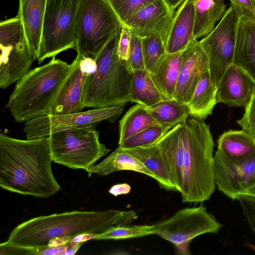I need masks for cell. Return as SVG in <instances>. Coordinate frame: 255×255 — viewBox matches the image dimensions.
<instances>
[{
	"instance_id": "6da1fadb",
	"label": "cell",
	"mask_w": 255,
	"mask_h": 255,
	"mask_svg": "<svg viewBox=\"0 0 255 255\" xmlns=\"http://www.w3.org/2000/svg\"><path fill=\"white\" fill-rule=\"evenodd\" d=\"M48 138L19 139L0 134V186L24 195L47 198L61 189L52 173Z\"/></svg>"
},
{
	"instance_id": "7a4b0ae2",
	"label": "cell",
	"mask_w": 255,
	"mask_h": 255,
	"mask_svg": "<svg viewBox=\"0 0 255 255\" xmlns=\"http://www.w3.org/2000/svg\"><path fill=\"white\" fill-rule=\"evenodd\" d=\"M137 217L134 211L117 210L73 211L41 216L18 225L5 242L26 249H41L56 238L73 239L83 234H99L114 226L130 225Z\"/></svg>"
},
{
	"instance_id": "3957f363",
	"label": "cell",
	"mask_w": 255,
	"mask_h": 255,
	"mask_svg": "<svg viewBox=\"0 0 255 255\" xmlns=\"http://www.w3.org/2000/svg\"><path fill=\"white\" fill-rule=\"evenodd\" d=\"M183 145V202L202 203L210 198L216 184L214 170L215 143L209 125L188 118L178 124Z\"/></svg>"
},
{
	"instance_id": "277c9868",
	"label": "cell",
	"mask_w": 255,
	"mask_h": 255,
	"mask_svg": "<svg viewBox=\"0 0 255 255\" xmlns=\"http://www.w3.org/2000/svg\"><path fill=\"white\" fill-rule=\"evenodd\" d=\"M70 64L53 57L29 70L16 81L6 107L16 122L50 114L51 107L70 70Z\"/></svg>"
},
{
	"instance_id": "5b68a950",
	"label": "cell",
	"mask_w": 255,
	"mask_h": 255,
	"mask_svg": "<svg viewBox=\"0 0 255 255\" xmlns=\"http://www.w3.org/2000/svg\"><path fill=\"white\" fill-rule=\"evenodd\" d=\"M120 33L113 37L95 58L97 69L87 75L84 83V108L124 106L130 102L131 73L126 61L118 56Z\"/></svg>"
},
{
	"instance_id": "8992f818",
	"label": "cell",
	"mask_w": 255,
	"mask_h": 255,
	"mask_svg": "<svg viewBox=\"0 0 255 255\" xmlns=\"http://www.w3.org/2000/svg\"><path fill=\"white\" fill-rule=\"evenodd\" d=\"M122 26L108 0H81L77 16V54L95 59Z\"/></svg>"
},
{
	"instance_id": "52a82bcc",
	"label": "cell",
	"mask_w": 255,
	"mask_h": 255,
	"mask_svg": "<svg viewBox=\"0 0 255 255\" xmlns=\"http://www.w3.org/2000/svg\"><path fill=\"white\" fill-rule=\"evenodd\" d=\"M46 138L53 161L72 169L86 170L110 151L100 142L95 126L56 131Z\"/></svg>"
},
{
	"instance_id": "ba28073f",
	"label": "cell",
	"mask_w": 255,
	"mask_h": 255,
	"mask_svg": "<svg viewBox=\"0 0 255 255\" xmlns=\"http://www.w3.org/2000/svg\"><path fill=\"white\" fill-rule=\"evenodd\" d=\"M81 0H48L43 22L37 58H47L69 49H76L77 16Z\"/></svg>"
},
{
	"instance_id": "9c48e42d",
	"label": "cell",
	"mask_w": 255,
	"mask_h": 255,
	"mask_svg": "<svg viewBox=\"0 0 255 255\" xmlns=\"http://www.w3.org/2000/svg\"><path fill=\"white\" fill-rule=\"evenodd\" d=\"M205 206L186 208L169 218L154 224L155 234L175 247L180 255H189V245L196 237L207 233H217L222 227Z\"/></svg>"
},
{
	"instance_id": "30bf717a",
	"label": "cell",
	"mask_w": 255,
	"mask_h": 255,
	"mask_svg": "<svg viewBox=\"0 0 255 255\" xmlns=\"http://www.w3.org/2000/svg\"><path fill=\"white\" fill-rule=\"evenodd\" d=\"M0 49V88L5 89L21 78L36 60L17 16L1 21Z\"/></svg>"
},
{
	"instance_id": "8fae6325",
	"label": "cell",
	"mask_w": 255,
	"mask_h": 255,
	"mask_svg": "<svg viewBox=\"0 0 255 255\" xmlns=\"http://www.w3.org/2000/svg\"><path fill=\"white\" fill-rule=\"evenodd\" d=\"M240 19L230 5L214 29L199 40L208 56L210 74L217 87L225 71L234 63Z\"/></svg>"
},
{
	"instance_id": "7c38bea8",
	"label": "cell",
	"mask_w": 255,
	"mask_h": 255,
	"mask_svg": "<svg viewBox=\"0 0 255 255\" xmlns=\"http://www.w3.org/2000/svg\"><path fill=\"white\" fill-rule=\"evenodd\" d=\"M124 110V106H114L74 114L43 115L25 122L23 130L27 139L46 138L62 130L96 126L104 121L114 122Z\"/></svg>"
},
{
	"instance_id": "4fadbf2b",
	"label": "cell",
	"mask_w": 255,
	"mask_h": 255,
	"mask_svg": "<svg viewBox=\"0 0 255 255\" xmlns=\"http://www.w3.org/2000/svg\"><path fill=\"white\" fill-rule=\"evenodd\" d=\"M214 170L218 189L232 200L255 194V152L234 160L217 150L214 156Z\"/></svg>"
},
{
	"instance_id": "5bb4252c",
	"label": "cell",
	"mask_w": 255,
	"mask_h": 255,
	"mask_svg": "<svg viewBox=\"0 0 255 255\" xmlns=\"http://www.w3.org/2000/svg\"><path fill=\"white\" fill-rule=\"evenodd\" d=\"M173 15L163 0H156L139 10L123 25L141 38L159 37L166 45Z\"/></svg>"
},
{
	"instance_id": "9a60e30c",
	"label": "cell",
	"mask_w": 255,
	"mask_h": 255,
	"mask_svg": "<svg viewBox=\"0 0 255 255\" xmlns=\"http://www.w3.org/2000/svg\"><path fill=\"white\" fill-rule=\"evenodd\" d=\"M208 69V56L200 41L196 40L184 50L173 99L187 106L201 77Z\"/></svg>"
},
{
	"instance_id": "2e32d148",
	"label": "cell",
	"mask_w": 255,
	"mask_h": 255,
	"mask_svg": "<svg viewBox=\"0 0 255 255\" xmlns=\"http://www.w3.org/2000/svg\"><path fill=\"white\" fill-rule=\"evenodd\" d=\"M83 56L77 54L51 107L50 114L63 115L82 112L84 85L87 74L81 67Z\"/></svg>"
},
{
	"instance_id": "e0dca14e",
	"label": "cell",
	"mask_w": 255,
	"mask_h": 255,
	"mask_svg": "<svg viewBox=\"0 0 255 255\" xmlns=\"http://www.w3.org/2000/svg\"><path fill=\"white\" fill-rule=\"evenodd\" d=\"M255 85L249 75L233 63L225 71L217 87V103L245 107L251 100Z\"/></svg>"
},
{
	"instance_id": "ac0fdd59",
	"label": "cell",
	"mask_w": 255,
	"mask_h": 255,
	"mask_svg": "<svg viewBox=\"0 0 255 255\" xmlns=\"http://www.w3.org/2000/svg\"><path fill=\"white\" fill-rule=\"evenodd\" d=\"M195 11L193 0H185L174 11L166 42V53L185 49L197 39L194 36Z\"/></svg>"
},
{
	"instance_id": "d6986e66",
	"label": "cell",
	"mask_w": 255,
	"mask_h": 255,
	"mask_svg": "<svg viewBox=\"0 0 255 255\" xmlns=\"http://www.w3.org/2000/svg\"><path fill=\"white\" fill-rule=\"evenodd\" d=\"M154 144L161 153L172 184L180 192L183 180V145L179 125L170 128Z\"/></svg>"
},
{
	"instance_id": "ffe728a7",
	"label": "cell",
	"mask_w": 255,
	"mask_h": 255,
	"mask_svg": "<svg viewBox=\"0 0 255 255\" xmlns=\"http://www.w3.org/2000/svg\"><path fill=\"white\" fill-rule=\"evenodd\" d=\"M48 0H18L17 16L21 21L25 38L37 59L43 22Z\"/></svg>"
},
{
	"instance_id": "44dd1931",
	"label": "cell",
	"mask_w": 255,
	"mask_h": 255,
	"mask_svg": "<svg viewBox=\"0 0 255 255\" xmlns=\"http://www.w3.org/2000/svg\"><path fill=\"white\" fill-rule=\"evenodd\" d=\"M234 63L243 69L255 83V17L240 19Z\"/></svg>"
},
{
	"instance_id": "7402d4cb",
	"label": "cell",
	"mask_w": 255,
	"mask_h": 255,
	"mask_svg": "<svg viewBox=\"0 0 255 255\" xmlns=\"http://www.w3.org/2000/svg\"><path fill=\"white\" fill-rule=\"evenodd\" d=\"M184 50L172 54L166 53L150 73L164 99H173Z\"/></svg>"
},
{
	"instance_id": "603a6c76",
	"label": "cell",
	"mask_w": 255,
	"mask_h": 255,
	"mask_svg": "<svg viewBox=\"0 0 255 255\" xmlns=\"http://www.w3.org/2000/svg\"><path fill=\"white\" fill-rule=\"evenodd\" d=\"M121 170L139 172L154 179V175L140 161L119 147L100 163L90 166L86 171L90 177L93 173L107 175Z\"/></svg>"
},
{
	"instance_id": "cb8c5ba5",
	"label": "cell",
	"mask_w": 255,
	"mask_h": 255,
	"mask_svg": "<svg viewBox=\"0 0 255 255\" xmlns=\"http://www.w3.org/2000/svg\"><path fill=\"white\" fill-rule=\"evenodd\" d=\"M217 87L212 80L209 69H208L201 77L187 105L189 116L204 120L212 115L217 104Z\"/></svg>"
},
{
	"instance_id": "d4e9b609",
	"label": "cell",
	"mask_w": 255,
	"mask_h": 255,
	"mask_svg": "<svg viewBox=\"0 0 255 255\" xmlns=\"http://www.w3.org/2000/svg\"><path fill=\"white\" fill-rule=\"evenodd\" d=\"M195 11L194 36L197 40L215 27L227 10L225 0H193Z\"/></svg>"
},
{
	"instance_id": "484cf974",
	"label": "cell",
	"mask_w": 255,
	"mask_h": 255,
	"mask_svg": "<svg viewBox=\"0 0 255 255\" xmlns=\"http://www.w3.org/2000/svg\"><path fill=\"white\" fill-rule=\"evenodd\" d=\"M140 161L154 176L160 188L167 191H176L157 146L150 145L125 149Z\"/></svg>"
},
{
	"instance_id": "4316f807",
	"label": "cell",
	"mask_w": 255,
	"mask_h": 255,
	"mask_svg": "<svg viewBox=\"0 0 255 255\" xmlns=\"http://www.w3.org/2000/svg\"><path fill=\"white\" fill-rule=\"evenodd\" d=\"M217 143V150L234 160L246 158L255 152V138L243 129L224 132Z\"/></svg>"
},
{
	"instance_id": "83f0119b",
	"label": "cell",
	"mask_w": 255,
	"mask_h": 255,
	"mask_svg": "<svg viewBox=\"0 0 255 255\" xmlns=\"http://www.w3.org/2000/svg\"><path fill=\"white\" fill-rule=\"evenodd\" d=\"M130 99L131 103H136L145 107L164 100L153 82L150 72L146 69L132 71Z\"/></svg>"
},
{
	"instance_id": "f1b7e54d",
	"label": "cell",
	"mask_w": 255,
	"mask_h": 255,
	"mask_svg": "<svg viewBox=\"0 0 255 255\" xmlns=\"http://www.w3.org/2000/svg\"><path fill=\"white\" fill-rule=\"evenodd\" d=\"M156 122L169 129L188 119V108L177 101L164 99L146 107Z\"/></svg>"
},
{
	"instance_id": "f546056e",
	"label": "cell",
	"mask_w": 255,
	"mask_h": 255,
	"mask_svg": "<svg viewBox=\"0 0 255 255\" xmlns=\"http://www.w3.org/2000/svg\"><path fill=\"white\" fill-rule=\"evenodd\" d=\"M155 124H158L146 108L136 104L130 108L120 121L119 145L129 137Z\"/></svg>"
},
{
	"instance_id": "4dcf8cb0",
	"label": "cell",
	"mask_w": 255,
	"mask_h": 255,
	"mask_svg": "<svg viewBox=\"0 0 255 255\" xmlns=\"http://www.w3.org/2000/svg\"><path fill=\"white\" fill-rule=\"evenodd\" d=\"M154 225H138L114 226L97 234L96 240H125L155 235Z\"/></svg>"
},
{
	"instance_id": "1f68e13d",
	"label": "cell",
	"mask_w": 255,
	"mask_h": 255,
	"mask_svg": "<svg viewBox=\"0 0 255 255\" xmlns=\"http://www.w3.org/2000/svg\"><path fill=\"white\" fill-rule=\"evenodd\" d=\"M169 130V128L159 124L153 125L127 139L119 144V147L122 149H129L152 145Z\"/></svg>"
},
{
	"instance_id": "d6a6232c",
	"label": "cell",
	"mask_w": 255,
	"mask_h": 255,
	"mask_svg": "<svg viewBox=\"0 0 255 255\" xmlns=\"http://www.w3.org/2000/svg\"><path fill=\"white\" fill-rule=\"evenodd\" d=\"M141 41L145 69L151 73L166 53L165 44L157 37H143Z\"/></svg>"
},
{
	"instance_id": "836d02e7",
	"label": "cell",
	"mask_w": 255,
	"mask_h": 255,
	"mask_svg": "<svg viewBox=\"0 0 255 255\" xmlns=\"http://www.w3.org/2000/svg\"><path fill=\"white\" fill-rule=\"evenodd\" d=\"M156 0H108L123 24L144 6Z\"/></svg>"
},
{
	"instance_id": "e575fe53",
	"label": "cell",
	"mask_w": 255,
	"mask_h": 255,
	"mask_svg": "<svg viewBox=\"0 0 255 255\" xmlns=\"http://www.w3.org/2000/svg\"><path fill=\"white\" fill-rule=\"evenodd\" d=\"M127 67L132 73L135 70L145 69L141 38L131 32L128 60L126 61Z\"/></svg>"
},
{
	"instance_id": "d590c367",
	"label": "cell",
	"mask_w": 255,
	"mask_h": 255,
	"mask_svg": "<svg viewBox=\"0 0 255 255\" xmlns=\"http://www.w3.org/2000/svg\"><path fill=\"white\" fill-rule=\"evenodd\" d=\"M245 108L244 116L237 123L243 130L255 138V85L251 100Z\"/></svg>"
},
{
	"instance_id": "8d00e7d4",
	"label": "cell",
	"mask_w": 255,
	"mask_h": 255,
	"mask_svg": "<svg viewBox=\"0 0 255 255\" xmlns=\"http://www.w3.org/2000/svg\"><path fill=\"white\" fill-rule=\"evenodd\" d=\"M237 200L240 202L243 213L251 229L255 233V196L242 195L238 197Z\"/></svg>"
},
{
	"instance_id": "74e56055",
	"label": "cell",
	"mask_w": 255,
	"mask_h": 255,
	"mask_svg": "<svg viewBox=\"0 0 255 255\" xmlns=\"http://www.w3.org/2000/svg\"><path fill=\"white\" fill-rule=\"evenodd\" d=\"M131 37L130 30L123 25L118 46V56L122 61H127L128 60Z\"/></svg>"
},
{
	"instance_id": "f35d334b",
	"label": "cell",
	"mask_w": 255,
	"mask_h": 255,
	"mask_svg": "<svg viewBox=\"0 0 255 255\" xmlns=\"http://www.w3.org/2000/svg\"><path fill=\"white\" fill-rule=\"evenodd\" d=\"M240 18L255 17V0H228Z\"/></svg>"
},
{
	"instance_id": "ab89813d",
	"label": "cell",
	"mask_w": 255,
	"mask_h": 255,
	"mask_svg": "<svg viewBox=\"0 0 255 255\" xmlns=\"http://www.w3.org/2000/svg\"><path fill=\"white\" fill-rule=\"evenodd\" d=\"M69 245V242L58 246L47 247L41 249L34 250V255H64Z\"/></svg>"
},
{
	"instance_id": "60d3db41",
	"label": "cell",
	"mask_w": 255,
	"mask_h": 255,
	"mask_svg": "<svg viewBox=\"0 0 255 255\" xmlns=\"http://www.w3.org/2000/svg\"><path fill=\"white\" fill-rule=\"evenodd\" d=\"M81 67L82 71L88 75L96 71L97 64L95 59L83 56L81 61Z\"/></svg>"
},
{
	"instance_id": "b9f144b4",
	"label": "cell",
	"mask_w": 255,
	"mask_h": 255,
	"mask_svg": "<svg viewBox=\"0 0 255 255\" xmlns=\"http://www.w3.org/2000/svg\"><path fill=\"white\" fill-rule=\"evenodd\" d=\"M131 187L127 183H121L115 185L109 190V192L115 196H117L120 195H125L130 192Z\"/></svg>"
},
{
	"instance_id": "7bdbcfd3",
	"label": "cell",
	"mask_w": 255,
	"mask_h": 255,
	"mask_svg": "<svg viewBox=\"0 0 255 255\" xmlns=\"http://www.w3.org/2000/svg\"><path fill=\"white\" fill-rule=\"evenodd\" d=\"M185 0H163L170 10L174 12L176 9Z\"/></svg>"
},
{
	"instance_id": "ee69618b",
	"label": "cell",
	"mask_w": 255,
	"mask_h": 255,
	"mask_svg": "<svg viewBox=\"0 0 255 255\" xmlns=\"http://www.w3.org/2000/svg\"><path fill=\"white\" fill-rule=\"evenodd\" d=\"M254 195V196H255V194H254V195Z\"/></svg>"
}]
</instances>
